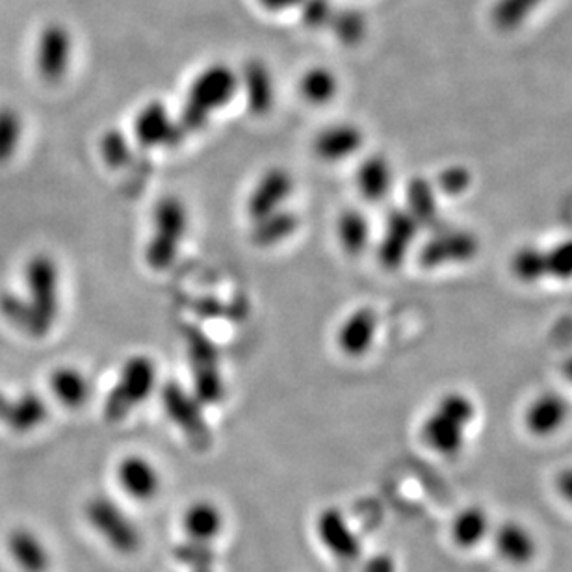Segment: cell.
<instances>
[{
  "mask_svg": "<svg viewBox=\"0 0 572 572\" xmlns=\"http://www.w3.org/2000/svg\"><path fill=\"white\" fill-rule=\"evenodd\" d=\"M478 414L476 401L463 390H449L436 398L430 413L425 414L420 435L425 446L443 455L455 457L465 449L466 435Z\"/></svg>",
  "mask_w": 572,
  "mask_h": 572,
  "instance_id": "6da1fadb",
  "label": "cell"
},
{
  "mask_svg": "<svg viewBox=\"0 0 572 572\" xmlns=\"http://www.w3.org/2000/svg\"><path fill=\"white\" fill-rule=\"evenodd\" d=\"M237 73L222 64L208 65L190 84L179 123L184 132H199L207 127L213 114L227 107L237 95Z\"/></svg>",
  "mask_w": 572,
  "mask_h": 572,
  "instance_id": "7a4b0ae2",
  "label": "cell"
},
{
  "mask_svg": "<svg viewBox=\"0 0 572 572\" xmlns=\"http://www.w3.org/2000/svg\"><path fill=\"white\" fill-rule=\"evenodd\" d=\"M26 307L34 322V338L53 330L60 313V268L51 255L37 253L24 266Z\"/></svg>",
  "mask_w": 572,
  "mask_h": 572,
  "instance_id": "3957f363",
  "label": "cell"
},
{
  "mask_svg": "<svg viewBox=\"0 0 572 572\" xmlns=\"http://www.w3.org/2000/svg\"><path fill=\"white\" fill-rule=\"evenodd\" d=\"M190 227V214L177 195H164L154 205L153 235L145 246V262L154 272L168 270L177 259L179 249L183 246Z\"/></svg>",
  "mask_w": 572,
  "mask_h": 572,
  "instance_id": "277c9868",
  "label": "cell"
},
{
  "mask_svg": "<svg viewBox=\"0 0 572 572\" xmlns=\"http://www.w3.org/2000/svg\"><path fill=\"white\" fill-rule=\"evenodd\" d=\"M159 384V370L148 355H132L125 360L110 395L105 400V417L112 422L123 420L132 409L142 406Z\"/></svg>",
  "mask_w": 572,
  "mask_h": 572,
  "instance_id": "5b68a950",
  "label": "cell"
},
{
  "mask_svg": "<svg viewBox=\"0 0 572 572\" xmlns=\"http://www.w3.org/2000/svg\"><path fill=\"white\" fill-rule=\"evenodd\" d=\"M89 528L119 554H134L142 547V531L118 501L95 495L84 504Z\"/></svg>",
  "mask_w": 572,
  "mask_h": 572,
  "instance_id": "8992f818",
  "label": "cell"
},
{
  "mask_svg": "<svg viewBox=\"0 0 572 572\" xmlns=\"http://www.w3.org/2000/svg\"><path fill=\"white\" fill-rule=\"evenodd\" d=\"M190 368L194 378V392L201 403H218L224 398V378L219 368V354L216 344L203 331H184Z\"/></svg>",
  "mask_w": 572,
  "mask_h": 572,
  "instance_id": "52a82bcc",
  "label": "cell"
},
{
  "mask_svg": "<svg viewBox=\"0 0 572 572\" xmlns=\"http://www.w3.org/2000/svg\"><path fill=\"white\" fill-rule=\"evenodd\" d=\"M479 253V238L465 227H436L430 240L420 249V265L424 268L466 265Z\"/></svg>",
  "mask_w": 572,
  "mask_h": 572,
  "instance_id": "ba28073f",
  "label": "cell"
},
{
  "mask_svg": "<svg viewBox=\"0 0 572 572\" xmlns=\"http://www.w3.org/2000/svg\"><path fill=\"white\" fill-rule=\"evenodd\" d=\"M160 400L165 414L173 424L184 431L190 441L205 446L211 441V430L203 414V403L194 392H188L177 381H168L160 390Z\"/></svg>",
  "mask_w": 572,
  "mask_h": 572,
  "instance_id": "9c48e42d",
  "label": "cell"
},
{
  "mask_svg": "<svg viewBox=\"0 0 572 572\" xmlns=\"http://www.w3.org/2000/svg\"><path fill=\"white\" fill-rule=\"evenodd\" d=\"M134 137L142 148H175L183 142L186 132L164 102L151 100L134 118Z\"/></svg>",
  "mask_w": 572,
  "mask_h": 572,
  "instance_id": "30bf717a",
  "label": "cell"
},
{
  "mask_svg": "<svg viewBox=\"0 0 572 572\" xmlns=\"http://www.w3.org/2000/svg\"><path fill=\"white\" fill-rule=\"evenodd\" d=\"M420 229L422 227L406 208H396L389 214L378 248V259L385 270L395 272L408 260Z\"/></svg>",
  "mask_w": 572,
  "mask_h": 572,
  "instance_id": "8fae6325",
  "label": "cell"
},
{
  "mask_svg": "<svg viewBox=\"0 0 572 572\" xmlns=\"http://www.w3.org/2000/svg\"><path fill=\"white\" fill-rule=\"evenodd\" d=\"M72 51L69 30L60 23L45 24L36 45V67L40 77L48 84L60 83L69 72Z\"/></svg>",
  "mask_w": 572,
  "mask_h": 572,
  "instance_id": "7c38bea8",
  "label": "cell"
},
{
  "mask_svg": "<svg viewBox=\"0 0 572 572\" xmlns=\"http://www.w3.org/2000/svg\"><path fill=\"white\" fill-rule=\"evenodd\" d=\"M292 192H294V177L289 170H284V168L266 170L257 179V183L253 184L248 201H246L249 219L257 222L278 211H283L284 203L289 201Z\"/></svg>",
  "mask_w": 572,
  "mask_h": 572,
  "instance_id": "4fadbf2b",
  "label": "cell"
},
{
  "mask_svg": "<svg viewBox=\"0 0 572 572\" xmlns=\"http://www.w3.org/2000/svg\"><path fill=\"white\" fill-rule=\"evenodd\" d=\"M116 482L130 500L153 501L162 490V474L145 455H125L116 466Z\"/></svg>",
  "mask_w": 572,
  "mask_h": 572,
  "instance_id": "5bb4252c",
  "label": "cell"
},
{
  "mask_svg": "<svg viewBox=\"0 0 572 572\" xmlns=\"http://www.w3.org/2000/svg\"><path fill=\"white\" fill-rule=\"evenodd\" d=\"M571 417V401L558 390H543L531 398L525 411V428L533 436H552Z\"/></svg>",
  "mask_w": 572,
  "mask_h": 572,
  "instance_id": "9a60e30c",
  "label": "cell"
},
{
  "mask_svg": "<svg viewBox=\"0 0 572 572\" xmlns=\"http://www.w3.org/2000/svg\"><path fill=\"white\" fill-rule=\"evenodd\" d=\"M378 327V313L374 309H355L336 330V348L349 359L363 357L373 349Z\"/></svg>",
  "mask_w": 572,
  "mask_h": 572,
  "instance_id": "2e32d148",
  "label": "cell"
},
{
  "mask_svg": "<svg viewBox=\"0 0 572 572\" xmlns=\"http://www.w3.org/2000/svg\"><path fill=\"white\" fill-rule=\"evenodd\" d=\"M7 550L13 565L21 572H48L53 566V555L42 536L30 528L19 526L7 537Z\"/></svg>",
  "mask_w": 572,
  "mask_h": 572,
  "instance_id": "e0dca14e",
  "label": "cell"
},
{
  "mask_svg": "<svg viewBox=\"0 0 572 572\" xmlns=\"http://www.w3.org/2000/svg\"><path fill=\"white\" fill-rule=\"evenodd\" d=\"M365 145V132L359 125L335 123L320 130L314 138V154L325 162H341L359 153Z\"/></svg>",
  "mask_w": 572,
  "mask_h": 572,
  "instance_id": "ac0fdd59",
  "label": "cell"
},
{
  "mask_svg": "<svg viewBox=\"0 0 572 572\" xmlns=\"http://www.w3.org/2000/svg\"><path fill=\"white\" fill-rule=\"evenodd\" d=\"M316 531L320 541L325 549L330 550L335 558L344 561H352L359 558L360 543L349 528L344 515L335 508H327L319 515L316 520Z\"/></svg>",
  "mask_w": 572,
  "mask_h": 572,
  "instance_id": "d6986e66",
  "label": "cell"
},
{
  "mask_svg": "<svg viewBox=\"0 0 572 572\" xmlns=\"http://www.w3.org/2000/svg\"><path fill=\"white\" fill-rule=\"evenodd\" d=\"M183 530L195 543H211L225 530V514L213 500H195L184 509Z\"/></svg>",
  "mask_w": 572,
  "mask_h": 572,
  "instance_id": "ffe728a7",
  "label": "cell"
},
{
  "mask_svg": "<svg viewBox=\"0 0 572 572\" xmlns=\"http://www.w3.org/2000/svg\"><path fill=\"white\" fill-rule=\"evenodd\" d=\"M238 83L246 94L249 112L265 116L272 110L276 102V84L266 64L260 60H249L248 64L244 65L242 78H238Z\"/></svg>",
  "mask_w": 572,
  "mask_h": 572,
  "instance_id": "44dd1931",
  "label": "cell"
},
{
  "mask_svg": "<svg viewBox=\"0 0 572 572\" xmlns=\"http://www.w3.org/2000/svg\"><path fill=\"white\" fill-rule=\"evenodd\" d=\"M355 183L366 201H370V203L384 201L395 184V170H392L390 160L384 154L366 157L357 170Z\"/></svg>",
  "mask_w": 572,
  "mask_h": 572,
  "instance_id": "7402d4cb",
  "label": "cell"
},
{
  "mask_svg": "<svg viewBox=\"0 0 572 572\" xmlns=\"http://www.w3.org/2000/svg\"><path fill=\"white\" fill-rule=\"evenodd\" d=\"M495 547L501 560L511 565H528L537 554V543L531 531L519 522H504L496 530Z\"/></svg>",
  "mask_w": 572,
  "mask_h": 572,
  "instance_id": "603a6c76",
  "label": "cell"
},
{
  "mask_svg": "<svg viewBox=\"0 0 572 572\" xmlns=\"http://www.w3.org/2000/svg\"><path fill=\"white\" fill-rule=\"evenodd\" d=\"M406 211H408L420 227L436 229L441 227V211L436 201L435 186L428 179L414 177L409 181L406 192Z\"/></svg>",
  "mask_w": 572,
  "mask_h": 572,
  "instance_id": "cb8c5ba5",
  "label": "cell"
},
{
  "mask_svg": "<svg viewBox=\"0 0 572 572\" xmlns=\"http://www.w3.org/2000/svg\"><path fill=\"white\" fill-rule=\"evenodd\" d=\"M51 390L64 408L80 409L91 396V384L75 366H60L51 374Z\"/></svg>",
  "mask_w": 572,
  "mask_h": 572,
  "instance_id": "d4e9b609",
  "label": "cell"
},
{
  "mask_svg": "<svg viewBox=\"0 0 572 572\" xmlns=\"http://www.w3.org/2000/svg\"><path fill=\"white\" fill-rule=\"evenodd\" d=\"M335 230L338 246L349 257H359L370 246V237H373L370 222L366 218V214L357 208L343 211L336 219Z\"/></svg>",
  "mask_w": 572,
  "mask_h": 572,
  "instance_id": "484cf974",
  "label": "cell"
},
{
  "mask_svg": "<svg viewBox=\"0 0 572 572\" xmlns=\"http://www.w3.org/2000/svg\"><path fill=\"white\" fill-rule=\"evenodd\" d=\"M300 225V218L294 213H290L287 208L270 214L266 218L253 222L251 229V240L259 248H273L278 244L284 242L287 238L292 237Z\"/></svg>",
  "mask_w": 572,
  "mask_h": 572,
  "instance_id": "4316f807",
  "label": "cell"
},
{
  "mask_svg": "<svg viewBox=\"0 0 572 572\" xmlns=\"http://www.w3.org/2000/svg\"><path fill=\"white\" fill-rule=\"evenodd\" d=\"M48 417V409L42 396L36 392H24L19 396L18 400L12 401V408L8 413L4 424L10 425L13 431L26 433V431L36 430L37 425H42Z\"/></svg>",
  "mask_w": 572,
  "mask_h": 572,
  "instance_id": "83f0119b",
  "label": "cell"
},
{
  "mask_svg": "<svg viewBox=\"0 0 572 572\" xmlns=\"http://www.w3.org/2000/svg\"><path fill=\"white\" fill-rule=\"evenodd\" d=\"M509 270L520 283L533 284L547 279V259L544 248L536 244L520 246L509 260Z\"/></svg>",
  "mask_w": 572,
  "mask_h": 572,
  "instance_id": "f1b7e54d",
  "label": "cell"
},
{
  "mask_svg": "<svg viewBox=\"0 0 572 572\" xmlns=\"http://www.w3.org/2000/svg\"><path fill=\"white\" fill-rule=\"evenodd\" d=\"M487 531H489V519L482 508L463 509L452 525L454 543L461 549H473L482 543Z\"/></svg>",
  "mask_w": 572,
  "mask_h": 572,
  "instance_id": "f546056e",
  "label": "cell"
},
{
  "mask_svg": "<svg viewBox=\"0 0 572 572\" xmlns=\"http://www.w3.org/2000/svg\"><path fill=\"white\" fill-rule=\"evenodd\" d=\"M338 80L327 67H313L300 80V94L311 105H325L335 99Z\"/></svg>",
  "mask_w": 572,
  "mask_h": 572,
  "instance_id": "4dcf8cb0",
  "label": "cell"
},
{
  "mask_svg": "<svg viewBox=\"0 0 572 572\" xmlns=\"http://www.w3.org/2000/svg\"><path fill=\"white\" fill-rule=\"evenodd\" d=\"M544 0H496L495 8L490 12L493 24L501 32H514L526 19L543 4Z\"/></svg>",
  "mask_w": 572,
  "mask_h": 572,
  "instance_id": "1f68e13d",
  "label": "cell"
},
{
  "mask_svg": "<svg viewBox=\"0 0 572 572\" xmlns=\"http://www.w3.org/2000/svg\"><path fill=\"white\" fill-rule=\"evenodd\" d=\"M330 29L333 30V34L338 42L348 45V47H354L365 40L366 32H368V21L363 13L352 10V8L335 10L330 21Z\"/></svg>",
  "mask_w": 572,
  "mask_h": 572,
  "instance_id": "d6a6232c",
  "label": "cell"
},
{
  "mask_svg": "<svg viewBox=\"0 0 572 572\" xmlns=\"http://www.w3.org/2000/svg\"><path fill=\"white\" fill-rule=\"evenodd\" d=\"M23 130L21 112L13 107H0V164H7L15 157Z\"/></svg>",
  "mask_w": 572,
  "mask_h": 572,
  "instance_id": "836d02e7",
  "label": "cell"
},
{
  "mask_svg": "<svg viewBox=\"0 0 572 572\" xmlns=\"http://www.w3.org/2000/svg\"><path fill=\"white\" fill-rule=\"evenodd\" d=\"M547 259V279L571 281L572 279V238L544 248Z\"/></svg>",
  "mask_w": 572,
  "mask_h": 572,
  "instance_id": "e575fe53",
  "label": "cell"
},
{
  "mask_svg": "<svg viewBox=\"0 0 572 572\" xmlns=\"http://www.w3.org/2000/svg\"><path fill=\"white\" fill-rule=\"evenodd\" d=\"M99 153L110 168H123L130 162L132 148L121 130L112 129L100 138Z\"/></svg>",
  "mask_w": 572,
  "mask_h": 572,
  "instance_id": "d590c367",
  "label": "cell"
},
{
  "mask_svg": "<svg viewBox=\"0 0 572 572\" xmlns=\"http://www.w3.org/2000/svg\"><path fill=\"white\" fill-rule=\"evenodd\" d=\"M301 23L307 29L319 30L330 26L331 18L335 13V8L331 0H303L300 4Z\"/></svg>",
  "mask_w": 572,
  "mask_h": 572,
  "instance_id": "8d00e7d4",
  "label": "cell"
},
{
  "mask_svg": "<svg viewBox=\"0 0 572 572\" xmlns=\"http://www.w3.org/2000/svg\"><path fill=\"white\" fill-rule=\"evenodd\" d=\"M473 184V175L463 168V165H452L446 168L441 175H439V186L444 194L461 195L465 194L466 190L471 188Z\"/></svg>",
  "mask_w": 572,
  "mask_h": 572,
  "instance_id": "74e56055",
  "label": "cell"
},
{
  "mask_svg": "<svg viewBox=\"0 0 572 572\" xmlns=\"http://www.w3.org/2000/svg\"><path fill=\"white\" fill-rule=\"evenodd\" d=\"M555 489L560 493L561 498L569 501L572 506V466L563 468V471L555 476Z\"/></svg>",
  "mask_w": 572,
  "mask_h": 572,
  "instance_id": "f35d334b",
  "label": "cell"
},
{
  "mask_svg": "<svg viewBox=\"0 0 572 572\" xmlns=\"http://www.w3.org/2000/svg\"><path fill=\"white\" fill-rule=\"evenodd\" d=\"M303 0H259L260 7H265L270 12H283L290 8H300Z\"/></svg>",
  "mask_w": 572,
  "mask_h": 572,
  "instance_id": "ab89813d",
  "label": "cell"
},
{
  "mask_svg": "<svg viewBox=\"0 0 572 572\" xmlns=\"http://www.w3.org/2000/svg\"><path fill=\"white\" fill-rule=\"evenodd\" d=\"M368 572H395V566L390 563V560H376L373 561V565L368 569Z\"/></svg>",
  "mask_w": 572,
  "mask_h": 572,
  "instance_id": "60d3db41",
  "label": "cell"
},
{
  "mask_svg": "<svg viewBox=\"0 0 572 572\" xmlns=\"http://www.w3.org/2000/svg\"><path fill=\"white\" fill-rule=\"evenodd\" d=\"M561 373H563V378L572 385V355H569L565 360H563V365H561Z\"/></svg>",
  "mask_w": 572,
  "mask_h": 572,
  "instance_id": "b9f144b4",
  "label": "cell"
}]
</instances>
